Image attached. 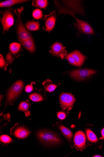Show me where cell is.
<instances>
[{
  "mask_svg": "<svg viewBox=\"0 0 104 157\" xmlns=\"http://www.w3.org/2000/svg\"><path fill=\"white\" fill-rule=\"evenodd\" d=\"M93 157H102V156H101V155H95L94 156H93Z\"/></svg>",
  "mask_w": 104,
  "mask_h": 157,
  "instance_id": "obj_30",
  "label": "cell"
},
{
  "mask_svg": "<svg viewBox=\"0 0 104 157\" xmlns=\"http://www.w3.org/2000/svg\"><path fill=\"white\" fill-rule=\"evenodd\" d=\"M6 65V62L3 57L1 56V67H4Z\"/></svg>",
  "mask_w": 104,
  "mask_h": 157,
  "instance_id": "obj_27",
  "label": "cell"
},
{
  "mask_svg": "<svg viewBox=\"0 0 104 157\" xmlns=\"http://www.w3.org/2000/svg\"><path fill=\"white\" fill-rule=\"evenodd\" d=\"M21 45L17 42H13L10 44L9 49L11 53L16 55L19 53L21 49Z\"/></svg>",
  "mask_w": 104,
  "mask_h": 157,
  "instance_id": "obj_18",
  "label": "cell"
},
{
  "mask_svg": "<svg viewBox=\"0 0 104 157\" xmlns=\"http://www.w3.org/2000/svg\"><path fill=\"white\" fill-rule=\"evenodd\" d=\"M66 14H69L75 18L77 22V27L79 32L82 34L93 35L94 31L92 28L86 22L76 18L74 15V13L72 11H67Z\"/></svg>",
  "mask_w": 104,
  "mask_h": 157,
  "instance_id": "obj_5",
  "label": "cell"
},
{
  "mask_svg": "<svg viewBox=\"0 0 104 157\" xmlns=\"http://www.w3.org/2000/svg\"><path fill=\"white\" fill-rule=\"evenodd\" d=\"M28 1L25 0H9L5 1L0 3L1 7H10L14 5L22 3L27 2Z\"/></svg>",
  "mask_w": 104,
  "mask_h": 157,
  "instance_id": "obj_15",
  "label": "cell"
},
{
  "mask_svg": "<svg viewBox=\"0 0 104 157\" xmlns=\"http://www.w3.org/2000/svg\"><path fill=\"white\" fill-rule=\"evenodd\" d=\"M20 44L26 49L31 53L35 51V46L33 39H28L20 42Z\"/></svg>",
  "mask_w": 104,
  "mask_h": 157,
  "instance_id": "obj_12",
  "label": "cell"
},
{
  "mask_svg": "<svg viewBox=\"0 0 104 157\" xmlns=\"http://www.w3.org/2000/svg\"><path fill=\"white\" fill-rule=\"evenodd\" d=\"M25 26L27 29L30 31H36L40 29V24L38 21H29L26 23Z\"/></svg>",
  "mask_w": 104,
  "mask_h": 157,
  "instance_id": "obj_16",
  "label": "cell"
},
{
  "mask_svg": "<svg viewBox=\"0 0 104 157\" xmlns=\"http://www.w3.org/2000/svg\"><path fill=\"white\" fill-rule=\"evenodd\" d=\"M23 10L24 8L22 7L14 10L17 17L16 31L20 43L25 40L33 38L30 33L26 29L22 22L21 15Z\"/></svg>",
  "mask_w": 104,
  "mask_h": 157,
  "instance_id": "obj_2",
  "label": "cell"
},
{
  "mask_svg": "<svg viewBox=\"0 0 104 157\" xmlns=\"http://www.w3.org/2000/svg\"><path fill=\"white\" fill-rule=\"evenodd\" d=\"M48 3L46 0H37L33 1V5L34 6L44 9H45Z\"/></svg>",
  "mask_w": 104,
  "mask_h": 157,
  "instance_id": "obj_17",
  "label": "cell"
},
{
  "mask_svg": "<svg viewBox=\"0 0 104 157\" xmlns=\"http://www.w3.org/2000/svg\"><path fill=\"white\" fill-rule=\"evenodd\" d=\"M29 107V104L25 102H21L19 105L18 110L22 111L25 112L27 116L28 112V109Z\"/></svg>",
  "mask_w": 104,
  "mask_h": 157,
  "instance_id": "obj_20",
  "label": "cell"
},
{
  "mask_svg": "<svg viewBox=\"0 0 104 157\" xmlns=\"http://www.w3.org/2000/svg\"><path fill=\"white\" fill-rule=\"evenodd\" d=\"M31 132L27 128L23 126L17 127L13 132L14 135L20 139H24L27 137Z\"/></svg>",
  "mask_w": 104,
  "mask_h": 157,
  "instance_id": "obj_11",
  "label": "cell"
},
{
  "mask_svg": "<svg viewBox=\"0 0 104 157\" xmlns=\"http://www.w3.org/2000/svg\"><path fill=\"white\" fill-rule=\"evenodd\" d=\"M92 69H80L74 70L70 73L72 78L77 81H83L90 78L96 73Z\"/></svg>",
  "mask_w": 104,
  "mask_h": 157,
  "instance_id": "obj_4",
  "label": "cell"
},
{
  "mask_svg": "<svg viewBox=\"0 0 104 157\" xmlns=\"http://www.w3.org/2000/svg\"><path fill=\"white\" fill-rule=\"evenodd\" d=\"M1 141L5 144H9L12 141V139L6 135L2 136L1 137Z\"/></svg>",
  "mask_w": 104,
  "mask_h": 157,
  "instance_id": "obj_24",
  "label": "cell"
},
{
  "mask_svg": "<svg viewBox=\"0 0 104 157\" xmlns=\"http://www.w3.org/2000/svg\"><path fill=\"white\" fill-rule=\"evenodd\" d=\"M33 16L36 19H42L43 17V14L41 10L39 9L35 10L33 12Z\"/></svg>",
  "mask_w": 104,
  "mask_h": 157,
  "instance_id": "obj_22",
  "label": "cell"
},
{
  "mask_svg": "<svg viewBox=\"0 0 104 157\" xmlns=\"http://www.w3.org/2000/svg\"><path fill=\"white\" fill-rule=\"evenodd\" d=\"M57 117L58 118L61 120L65 119L66 117V114L62 112H60L57 113Z\"/></svg>",
  "mask_w": 104,
  "mask_h": 157,
  "instance_id": "obj_25",
  "label": "cell"
},
{
  "mask_svg": "<svg viewBox=\"0 0 104 157\" xmlns=\"http://www.w3.org/2000/svg\"><path fill=\"white\" fill-rule=\"evenodd\" d=\"M86 136L84 133L81 131L77 132L74 138V144L78 149H82L86 145Z\"/></svg>",
  "mask_w": 104,
  "mask_h": 157,
  "instance_id": "obj_10",
  "label": "cell"
},
{
  "mask_svg": "<svg viewBox=\"0 0 104 157\" xmlns=\"http://www.w3.org/2000/svg\"><path fill=\"white\" fill-rule=\"evenodd\" d=\"M59 129L69 142L71 143L73 136V134L71 131L62 125L59 126Z\"/></svg>",
  "mask_w": 104,
  "mask_h": 157,
  "instance_id": "obj_13",
  "label": "cell"
},
{
  "mask_svg": "<svg viewBox=\"0 0 104 157\" xmlns=\"http://www.w3.org/2000/svg\"><path fill=\"white\" fill-rule=\"evenodd\" d=\"M101 133L102 136L99 139L100 140H104V128L102 130Z\"/></svg>",
  "mask_w": 104,
  "mask_h": 157,
  "instance_id": "obj_28",
  "label": "cell"
},
{
  "mask_svg": "<svg viewBox=\"0 0 104 157\" xmlns=\"http://www.w3.org/2000/svg\"><path fill=\"white\" fill-rule=\"evenodd\" d=\"M24 86L23 82L21 80L17 81L12 86L7 94L6 106L14 102L22 92Z\"/></svg>",
  "mask_w": 104,
  "mask_h": 157,
  "instance_id": "obj_3",
  "label": "cell"
},
{
  "mask_svg": "<svg viewBox=\"0 0 104 157\" xmlns=\"http://www.w3.org/2000/svg\"><path fill=\"white\" fill-rule=\"evenodd\" d=\"M66 58L70 64L78 67L83 64L85 59L84 56L77 50L68 54Z\"/></svg>",
  "mask_w": 104,
  "mask_h": 157,
  "instance_id": "obj_6",
  "label": "cell"
},
{
  "mask_svg": "<svg viewBox=\"0 0 104 157\" xmlns=\"http://www.w3.org/2000/svg\"><path fill=\"white\" fill-rule=\"evenodd\" d=\"M56 20V17L54 16H51L47 19L45 21V25L47 31L50 32L53 30L55 25Z\"/></svg>",
  "mask_w": 104,
  "mask_h": 157,
  "instance_id": "obj_14",
  "label": "cell"
},
{
  "mask_svg": "<svg viewBox=\"0 0 104 157\" xmlns=\"http://www.w3.org/2000/svg\"><path fill=\"white\" fill-rule=\"evenodd\" d=\"M6 58L7 59V60H8L9 61L10 60L11 61H12V58L10 54H8Z\"/></svg>",
  "mask_w": 104,
  "mask_h": 157,
  "instance_id": "obj_29",
  "label": "cell"
},
{
  "mask_svg": "<svg viewBox=\"0 0 104 157\" xmlns=\"http://www.w3.org/2000/svg\"><path fill=\"white\" fill-rule=\"evenodd\" d=\"M60 100L62 106L66 109L72 106L76 101L75 97L68 93L62 94L60 96Z\"/></svg>",
  "mask_w": 104,
  "mask_h": 157,
  "instance_id": "obj_8",
  "label": "cell"
},
{
  "mask_svg": "<svg viewBox=\"0 0 104 157\" xmlns=\"http://www.w3.org/2000/svg\"><path fill=\"white\" fill-rule=\"evenodd\" d=\"M51 53L53 56L63 59L67 53L66 49L60 42H56L51 47Z\"/></svg>",
  "mask_w": 104,
  "mask_h": 157,
  "instance_id": "obj_9",
  "label": "cell"
},
{
  "mask_svg": "<svg viewBox=\"0 0 104 157\" xmlns=\"http://www.w3.org/2000/svg\"><path fill=\"white\" fill-rule=\"evenodd\" d=\"M29 97L31 100L34 102H39L43 100L42 96L38 94H32L30 95Z\"/></svg>",
  "mask_w": 104,
  "mask_h": 157,
  "instance_id": "obj_21",
  "label": "cell"
},
{
  "mask_svg": "<svg viewBox=\"0 0 104 157\" xmlns=\"http://www.w3.org/2000/svg\"><path fill=\"white\" fill-rule=\"evenodd\" d=\"M86 133L88 140L94 143L98 141L97 138L95 134L91 130L87 129Z\"/></svg>",
  "mask_w": 104,
  "mask_h": 157,
  "instance_id": "obj_19",
  "label": "cell"
},
{
  "mask_svg": "<svg viewBox=\"0 0 104 157\" xmlns=\"http://www.w3.org/2000/svg\"><path fill=\"white\" fill-rule=\"evenodd\" d=\"M39 140L45 145L55 146L61 142L60 137L55 132L46 130H40L37 133Z\"/></svg>",
  "mask_w": 104,
  "mask_h": 157,
  "instance_id": "obj_1",
  "label": "cell"
},
{
  "mask_svg": "<svg viewBox=\"0 0 104 157\" xmlns=\"http://www.w3.org/2000/svg\"><path fill=\"white\" fill-rule=\"evenodd\" d=\"M57 87V86L54 84H49L47 85L45 87V90L49 92H53Z\"/></svg>",
  "mask_w": 104,
  "mask_h": 157,
  "instance_id": "obj_23",
  "label": "cell"
},
{
  "mask_svg": "<svg viewBox=\"0 0 104 157\" xmlns=\"http://www.w3.org/2000/svg\"><path fill=\"white\" fill-rule=\"evenodd\" d=\"M25 89L26 92L28 93L30 92L33 90V87L32 85H28L26 87Z\"/></svg>",
  "mask_w": 104,
  "mask_h": 157,
  "instance_id": "obj_26",
  "label": "cell"
},
{
  "mask_svg": "<svg viewBox=\"0 0 104 157\" xmlns=\"http://www.w3.org/2000/svg\"><path fill=\"white\" fill-rule=\"evenodd\" d=\"M3 17L1 22L3 27V32L8 31L10 28L14 24V17L13 13L9 10H6L2 12Z\"/></svg>",
  "mask_w": 104,
  "mask_h": 157,
  "instance_id": "obj_7",
  "label": "cell"
}]
</instances>
